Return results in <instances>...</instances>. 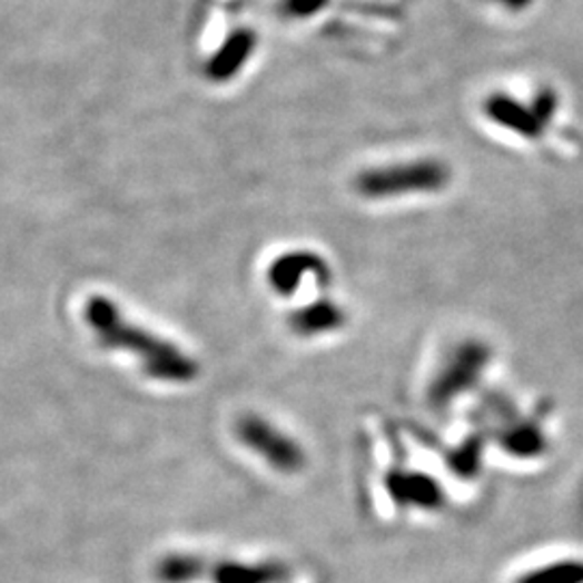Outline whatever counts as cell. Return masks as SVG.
Masks as SVG:
<instances>
[{"mask_svg": "<svg viewBox=\"0 0 583 583\" xmlns=\"http://www.w3.org/2000/svg\"><path fill=\"white\" fill-rule=\"evenodd\" d=\"M288 571L279 562L247 564L236 560H223L210 564L197 555H167L158 564V577L165 583L197 582L210 577L213 583H281Z\"/></svg>", "mask_w": 583, "mask_h": 583, "instance_id": "cell-3", "label": "cell"}, {"mask_svg": "<svg viewBox=\"0 0 583 583\" xmlns=\"http://www.w3.org/2000/svg\"><path fill=\"white\" fill-rule=\"evenodd\" d=\"M234 433L249 452H254L279 474H300L307 467V454L303 445L261 415H243L236 422Z\"/></svg>", "mask_w": 583, "mask_h": 583, "instance_id": "cell-4", "label": "cell"}, {"mask_svg": "<svg viewBox=\"0 0 583 583\" xmlns=\"http://www.w3.org/2000/svg\"><path fill=\"white\" fill-rule=\"evenodd\" d=\"M502 443H504V447L511 452L512 456H518V458L538 456L545 449V445H547L543 433L538 428H534V426H516V428H512Z\"/></svg>", "mask_w": 583, "mask_h": 583, "instance_id": "cell-11", "label": "cell"}, {"mask_svg": "<svg viewBox=\"0 0 583 583\" xmlns=\"http://www.w3.org/2000/svg\"><path fill=\"white\" fill-rule=\"evenodd\" d=\"M346 325V312L330 298L314 300L290 316V328L300 337L333 333Z\"/></svg>", "mask_w": 583, "mask_h": 583, "instance_id": "cell-8", "label": "cell"}, {"mask_svg": "<svg viewBox=\"0 0 583 583\" xmlns=\"http://www.w3.org/2000/svg\"><path fill=\"white\" fill-rule=\"evenodd\" d=\"M449 169L445 162L419 158L389 167L367 169L355 178V190L369 201H387L408 195H435L449 184Z\"/></svg>", "mask_w": 583, "mask_h": 583, "instance_id": "cell-2", "label": "cell"}, {"mask_svg": "<svg viewBox=\"0 0 583 583\" xmlns=\"http://www.w3.org/2000/svg\"><path fill=\"white\" fill-rule=\"evenodd\" d=\"M387 488L396 504L401 506H415L422 511H438L445 504L443 488L438 486L437 480L426 474H413V472H396L389 475Z\"/></svg>", "mask_w": 583, "mask_h": 583, "instance_id": "cell-7", "label": "cell"}, {"mask_svg": "<svg viewBox=\"0 0 583 583\" xmlns=\"http://www.w3.org/2000/svg\"><path fill=\"white\" fill-rule=\"evenodd\" d=\"M85 318L102 346L135 353V357L141 359L147 376L178 385L199 376V365L192 357H188L176 344L128 323V318L107 296H91L85 307Z\"/></svg>", "mask_w": 583, "mask_h": 583, "instance_id": "cell-1", "label": "cell"}, {"mask_svg": "<svg viewBox=\"0 0 583 583\" xmlns=\"http://www.w3.org/2000/svg\"><path fill=\"white\" fill-rule=\"evenodd\" d=\"M305 277H312L314 281H327L325 259L309 251H290L275 257L268 266V284L281 296H292L300 290Z\"/></svg>", "mask_w": 583, "mask_h": 583, "instance_id": "cell-6", "label": "cell"}, {"mask_svg": "<svg viewBox=\"0 0 583 583\" xmlns=\"http://www.w3.org/2000/svg\"><path fill=\"white\" fill-rule=\"evenodd\" d=\"M491 362V350L482 342H465L449 353L431 385V402L445 406L447 402L470 392Z\"/></svg>", "mask_w": 583, "mask_h": 583, "instance_id": "cell-5", "label": "cell"}, {"mask_svg": "<svg viewBox=\"0 0 583 583\" xmlns=\"http://www.w3.org/2000/svg\"><path fill=\"white\" fill-rule=\"evenodd\" d=\"M488 115L511 128L512 132H518L523 137H541L543 132V123H541V117H534L532 112H527L521 107H514L508 100H495L491 107H488Z\"/></svg>", "mask_w": 583, "mask_h": 583, "instance_id": "cell-10", "label": "cell"}, {"mask_svg": "<svg viewBox=\"0 0 583 583\" xmlns=\"http://www.w3.org/2000/svg\"><path fill=\"white\" fill-rule=\"evenodd\" d=\"M514 583H583V560H560L534 566Z\"/></svg>", "mask_w": 583, "mask_h": 583, "instance_id": "cell-9", "label": "cell"}]
</instances>
